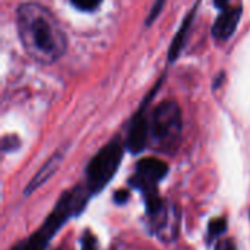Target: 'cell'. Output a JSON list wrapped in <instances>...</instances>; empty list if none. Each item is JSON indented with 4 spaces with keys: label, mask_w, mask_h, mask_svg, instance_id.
Returning <instances> with one entry per match:
<instances>
[{
    "label": "cell",
    "mask_w": 250,
    "mask_h": 250,
    "mask_svg": "<svg viewBox=\"0 0 250 250\" xmlns=\"http://www.w3.org/2000/svg\"><path fill=\"white\" fill-rule=\"evenodd\" d=\"M16 28L23 50L40 64H53L66 53V34L45 6L35 1L21 4L16 12Z\"/></svg>",
    "instance_id": "cell-1"
},
{
    "label": "cell",
    "mask_w": 250,
    "mask_h": 250,
    "mask_svg": "<svg viewBox=\"0 0 250 250\" xmlns=\"http://www.w3.org/2000/svg\"><path fill=\"white\" fill-rule=\"evenodd\" d=\"M85 202H86V196L81 189L76 188L73 190L66 192L57 202L54 211L48 215L44 226L26 242L16 245L10 250H44L47 248L50 239L67 221V218L73 214L81 212Z\"/></svg>",
    "instance_id": "cell-2"
},
{
    "label": "cell",
    "mask_w": 250,
    "mask_h": 250,
    "mask_svg": "<svg viewBox=\"0 0 250 250\" xmlns=\"http://www.w3.org/2000/svg\"><path fill=\"white\" fill-rule=\"evenodd\" d=\"M123 158L120 139H113L89 161L86 167V189L89 195L100 193L114 177Z\"/></svg>",
    "instance_id": "cell-3"
},
{
    "label": "cell",
    "mask_w": 250,
    "mask_h": 250,
    "mask_svg": "<svg viewBox=\"0 0 250 250\" xmlns=\"http://www.w3.org/2000/svg\"><path fill=\"white\" fill-rule=\"evenodd\" d=\"M149 135L163 149L173 148L179 142L182 135V111L177 103L164 101L152 110Z\"/></svg>",
    "instance_id": "cell-4"
},
{
    "label": "cell",
    "mask_w": 250,
    "mask_h": 250,
    "mask_svg": "<svg viewBox=\"0 0 250 250\" xmlns=\"http://www.w3.org/2000/svg\"><path fill=\"white\" fill-rule=\"evenodd\" d=\"M168 166L158 158H144L136 164L135 174L129 180V183L139 189L145 195L146 204L154 202L158 199L157 195V185L160 180H163L167 176Z\"/></svg>",
    "instance_id": "cell-5"
},
{
    "label": "cell",
    "mask_w": 250,
    "mask_h": 250,
    "mask_svg": "<svg viewBox=\"0 0 250 250\" xmlns=\"http://www.w3.org/2000/svg\"><path fill=\"white\" fill-rule=\"evenodd\" d=\"M223 12L220 13V16L217 18L214 28H212V35L220 40V41H226L229 40L233 32L236 31L240 16H242V6H227L224 9H221Z\"/></svg>",
    "instance_id": "cell-6"
},
{
    "label": "cell",
    "mask_w": 250,
    "mask_h": 250,
    "mask_svg": "<svg viewBox=\"0 0 250 250\" xmlns=\"http://www.w3.org/2000/svg\"><path fill=\"white\" fill-rule=\"evenodd\" d=\"M149 119L145 117L144 111L138 113L130 123L129 136H127V148L132 154H139L146 146L149 139Z\"/></svg>",
    "instance_id": "cell-7"
},
{
    "label": "cell",
    "mask_w": 250,
    "mask_h": 250,
    "mask_svg": "<svg viewBox=\"0 0 250 250\" xmlns=\"http://www.w3.org/2000/svg\"><path fill=\"white\" fill-rule=\"evenodd\" d=\"M60 161H62V154H54V155H53V157L40 168V171L37 173V176L31 180V183L28 185L25 193H26V195H31V192H34V190L38 189L42 183H45V182L56 173V170H57Z\"/></svg>",
    "instance_id": "cell-8"
},
{
    "label": "cell",
    "mask_w": 250,
    "mask_h": 250,
    "mask_svg": "<svg viewBox=\"0 0 250 250\" xmlns=\"http://www.w3.org/2000/svg\"><path fill=\"white\" fill-rule=\"evenodd\" d=\"M193 16H195V10H192V13L189 15V18L183 22L182 28L179 29V32H177L173 44H171L170 54H168V57H170L171 62L177 59V56L180 54V50L183 48V44H185V40H186V35H188V31H189V26H190V22H192Z\"/></svg>",
    "instance_id": "cell-9"
},
{
    "label": "cell",
    "mask_w": 250,
    "mask_h": 250,
    "mask_svg": "<svg viewBox=\"0 0 250 250\" xmlns=\"http://www.w3.org/2000/svg\"><path fill=\"white\" fill-rule=\"evenodd\" d=\"M70 3L81 12H94L101 6L103 0H70Z\"/></svg>",
    "instance_id": "cell-10"
},
{
    "label": "cell",
    "mask_w": 250,
    "mask_h": 250,
    "mask_svg": "<svg viewBox=\"0 0 250 250\" xmlns=\"http://www.w3.org/2000/svg\"><path fill=\"white\" fill-rule=\"evenodd\" d=\"M227 229V221L226 218H217L214 221L209 223V229H208V233H209V239L214 240L217 237H220Z\"/></svg>",
    "instance_id": "cell-11"
},
{
    "label": "cell",
    "mask_w": 250,
    "mask_h": 250,
    "mask_svg": "<svg viewBox=\"0 0 250 250\" xmlns=\"http://www.w3.org/2000/svg\"><path fill=\"white\" fill-rule=\"evenodd\" d=\"M164 3H166V0H155L152 9H151V12H149V16H148V19H146V25H149V23L160 15V12H161Z\"/></svg>",
    "instance_id": "cell-12"
},
{
    "label": "cell",
    "mask_w": 250,
    "mask_h": 250,
    "mask_svg": "<svg viewBox=\"0 0 250 250\" xmlns=\"http://www.w3.org/2000/svg\"><path fill=\"white\" fill-rule=\"evenodd\" d=\"M82 250H97V240H95V237L89 231H86L85 236H83Z\"/></svg>",
    "instance_id": "cell-13"
},
{
    "label": "cell",
    "mask_w": 250,
    "mask_h": 250,
    "mask_svg": "<svg viewBox=\"0 0 250 250\" xmlns=\"http://www.w3.org/2000/svg\"><path fill=\"white\" fill-rule=\"evenodd\" d=\"M127 199H129V193H127V192H125V190L117 192V193H116V196H114V201H116L117 204H125Z\"/></svg>",
    "instance_id": "cell-14"
},
{
    "label": "cell",
    "mask_w": 250,
    "mask_h": 250,
    "mask_svg": "<svg viewBox=\"0 0 250 250\" xmlns=\"http://www.w3.org/2000/svg\"><path fill=\"white\" fill-rule=\"evenodd\" d=\"M221 250H236V246H234V243H233L231 240H227V242H224V245L221 246Z\"/></svg>",
    "instance_id": "cell-15"
},
{
    "label": "cell",
    "mask_w": 250,
    "mask_h": 250,
    "mask_svg": "<svg viewBox=\"0 0 250 250\" xmlns=\"http://www.w3.org/2000/svg\"><path fill=\"white\" fill-rule=\"evenodd\" d=\"M215 1V4L220 7V9H224V7H227V6H230V1L231 0H214Z\"/></svg>",
    "instance_id": "cell-16"
}]
</instances>
